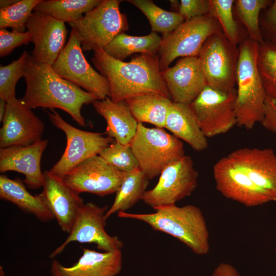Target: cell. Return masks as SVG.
<instances>
[{
	"label": "cell",
	"mask_w": 276,
	"mask_h": 276,
	"mask_svg": "<svg viewBox=\"0 0 276 276\" xmlns=\"http://www.w3.org/2000/svg\"><path fill=\"white\" fill-rule=\"evenodd\" d=\"M238 56L239 49L222 31L210 36L198 56L208 86L224 93L235 90Z\"/></svg>",
	"instance_id": "cell-8"
},
{
	"label": "cell",
	"mask_w": 276,
	"mask_h": 276,
	"mask_svg": "<svg viewBox=\"0 0 276 276\" xmlns=\"http://www.w3.org/2000/svg\"><path fill=\"white\" fill-rule=\"evenodd\" d=\"M102 0H41L34 9L64 22L81 19L84 13L98 6Z\"/></svg>",
	"instance_id": "cell-29"
},
{
	"label": "cell",
	"mask_w": 276,
	"mask_h": 276,
	"mask_svg": "<svg viewBox=\"0 0 276 276\" xmlns=\"http://www.w3.org/2000/svg\"><path fill=\"white\" fill-rule=\"evenodd\" d=\"M260 21L264 42L276 44V0L272 1L266 8Z\"/></svg>",
	"instance_id": "cell-38"
},
{
	"label": "cell",
	"mask_w": 276,
	"mask_h": 276,
	"mask_svg": "<svg viewBox=\"0 0 276 276\" xmlns=\"http://www.w3.org/2000/svg\"><path fill=\"white\" fill-rule=\"evenodd\" d=\"M139 8L147 17L153 32L166 35L174 31L185 20L178 13L170 12L156 6L152 1H127Z\"/></svg>",
	"instance_id": "cell-30"
},
{
	"label": "cell",
	"mask_w": 276,
	"mask_h": 276,
	"mask_svg": "<svg viewBox=\"0 0 276 276\" xmlns=\"http://www.w3.org/2000/svg\"><path fill=\"white\" fill-rule=\"evenodd\" d=\"M61 78L84 88L98 100L110 97L109 83L87 61L81 44L72 30L67 43L52 65Z\"/></svg>",
	"instance_id": "cell-11"
},
{
	"label": "cell",
	"mask_w": 276,
	"mask_h": 276,
	"mask_svg": "<svg viewBox=\"0 0 276 276\" xmlns=\"http://www.w3.org/2000/svg\"><path fill=\"white\" fill-rule=\"evenodd\" d=\"M269 0L235 1L237 16L245 27L249 38L259 44L264 42L260 26L259 15L271 4Z\"/></svg>",
	"instance_id": "cell-31"
},
{
	"label": "cell",
	"mask_w": 276,
	"mask_h": 276,
	"mask_svg": "<svg viewBox=\"0 0 276 276\" xmlns=\"http://www.w3.org/2000/svg\"><path fill=\"white\" fill-rule=\"evenodd\" d=\"M220 31L218 22L210 14L185 20L162 38L157 53L160 72L178 57L198 56L206 39Z\"/></svg>",
	"instance_id": "cell-7"
},
{
	"label": "cell",
	"mask_w": 276,
	"mask_h": 276,
	"mask_svg": "<svg viewBox=\"0 0 276 276\" xmlns=\"http://www.w3.org/2000/svg\"><path fill=\"white\" fill-rule=\"evenodd\" d=\"M155 212L135 214L118 213L119 217L143 221L152 228L179 240L194 254L203 256L210 249V234L201 209L193 204L178 206L175 204L153 209Z\"/></svg>",
	"instance_id": "cell-3"
},
{
	"label": "cell",
	"mask_w": 276,
	"mask_h": 276,
	"mask_svg": "<svg viewBox=\"0 0 276 276\" xmlns=\"http://www.w3.org/2000/svg\"><path fill=\"white\" fill-rule=\"evenodd\" d=\"M24 77L26 89L21 100L25 104L31 109H62L79 125H85L81 110L83 105L97 100L93 95L61 78L51 65L35 61L30 55Z\"/></svg>",
	"instance_id": "cell-2"
},
{
	"label": "cell",
	"mask_w": 276,
	"mask_h": 276,
	"mask_svg": "<svg viewBox=\"0 0 276 276\" xmlns=\"http://www.w3.org/2000/svg\"><path fill=\"white\" fill-rule=\"evenodd\" d=\"M260 123L265 129L276 133V98L266 97Z\"/></svg>",
	"instance_id": "cell-40"
},
{
	"label": "cell",
	"mask_w": 276,
	"mask_h": 276,
	"mask_svg": "<svg viewBox=\"0 0 276 276\" xmlns=\"http://www.w3.org/2000/svg\"><path fill=\"white\" fill-rule=\"evenodd\" d=\"M126 174L96 155L80 163L62 179L79 194L87 192L104 196L118 191Z\"/></svg>",
	"instance_id": "cell-13"
},
{
	"label": "cell",
	"mask_w": 276,
	"mask_h": 276,
	"mask_svg": "<svg viewBox=\"0 0 276 276\" xmlns=\"http://www.w3.org/2000/svg\"><path fill=\"white\" fill-rule=\"evenodd\" d=\"M263 193L276 201V154L270 148H241L227 155Z\"/></svg>",
	"instance_id": "cell-19"
},
{
	"label": "cell",
	"mask_w": 276,
	"mask_h": 276,
	"mask_svg": "<svg viewBox=\"0 0 276 276\" xmlns=\"http://www.w3.org/2000/svg\"><path fill=\"white\" fill-rule=\"evenodd\" d=\"M7 101L0 99V122H2L5 114Z\"/></svg>",
	"instance_id": "cell-42"
},
{
	"label": "cell",
	"mask_w": 276,
	"mask_h": 276,
	"mask_svg": "<svg viewBox=\"0 0 276 276\" xmlns=\"http://www.w3.org/2000/svg\"><path fill=\"white\" fill-rule=\"evenodd\" d=\"M82 255L71 267L63 266L52 260L50 271L52 276H117L122 268L121 250L99 252L82 248Z\"/></svg>",
	"instance_id": "cell-22"
},
{
	"label": "cell",
	"mask_w": 276,
	"mask_h": 276,
	"mask_svg": "<svg viewBox=\"0 0 276 276\" xmlns=\"http://www.w3.org/2000/svg\"><path fill=\"white\" fill-rule=\"evenodd\" d=\"M48 144L42 140L29 146H12L0 149V172L16 171L24 174V182L31 189L43 187L44 174L40 163Z\"/></svg>",
	"instance_id": "cell-21"
},
{
	"label": "cell",
	"mask_w": 276,
	"mask_h": 276,
	"mask_svg": "<svg viewBox=\"0 0 276 276\" xmlns=\"http://www.w3.org/2000/svg\"><path fill=\"white\" fill-rule=\"evenodd\" d=\"M213 172L216 188L225 198L246 207L269 202L263 193L227 155L215 164Z\"/></svg>",
	"instance_id": "cell-16"
},
{
	"label": "cell",
	"mask_w": 276,
	"mask_h": 276,
	"mask_svg": "<svg viewBox=\"0 0 276 276\" xmlns=\"http://www.w3.org/2000/svg\"><path fill=\"white\" fill-rule=\"evenodd\" d=\"M124 101L138 123H148L160 128L165 127L168 111L173 102L157 94H141Z\"/></svg>",
	"instance_id": "cell-26"
},
{
	"label": "cell",
	"mask_w": 276,
	"mask_h": 276,
	"mask_svg": "<svg viewBox=\"0 0 276 276\" xmlns=\"http://www.w3.org/2000/svg\"><path fill=\"white\" fill-rule=\"evenodd\" d=\"M210 0H181L178 13L185 20L209 14Z\"/></svg>",
	"instance_id": "cell-39"
},
{
	"label": "cell",
	"mask_w": 276,
	"mask_h": 276,
	"mask_svg": "<svg viewBox=\"0 0 276 276\" xmlns=\"http://www.w3.org/2000/svg\"><path fill=\"white\" fill-rule=\"evenodd\" d=\"M19 0H1L0 9L9 7L17 3Z\"/></svg>",
	"instance_id": "cell-43"
},
{
	"label": "cell",
	"mask_w": 276,
	"mask_h": 276,
	"mask_svg": "<svg viewBox=\"0 0 276 276\" xmlns=\"http://www.w3.org/2000/svg\"><path fill=\"white\" fill-rule=\"evenodd\" d=\"M257 66L267 97L276 98V46L259 44Z\"/></svg>",
	"instance_id": "cell-32"
},
{
	"label": "cell",
	"mask_w": 276,
	"mask_h": 276,
	"mask_svg": "<svg viewBox=\"0 0 276 276\" xmlns=\"http://www.w3.org/2000/svg\"><path fill=\"white\" fill-rule=\"evenodd\" d=\"M161 73L175 103L189 105L208 86L198 56L182 57Z\"/></svg>",
	"instance_id": "cell-20"
},
{
	"label": "cell",
	"mask_w": 276,
	"mask_h": 276,
	"mask_svg": "<svg viewBox=\"0 0 276 276\" xmlns=\"http://www.w3.org/2000/svg\"><path fill=\"white\" fill-rule=\"evenodd\" d=\"M121 1L102 0L80 20L68 24L76 34L83 51L103 48L117 35L129 28L126 15L120 10Z\"/></svg>",
	"instance_id": "cell-6"
},
{
	"label": "cell",
	"mask_w": 276,
	"mask_h": 276,
	"mask_svg": "<svg viewBox=\"0 0 276 276\" xmlns=\"http://www.w3.org/2000/svg\"><path fill=\"white\" fill-rule=\"evenodd\" d=\"M171 6L175 10H177L178 12L179 7H180V2L178 1H170Z\"/></svg>",
	"instance_id": "cell-44"
},
{
	"label": "cell",
	"mask_w": 276,
	"mask_h": 276,
	"mask_svg": "<svg viewBox=\"0 0 276 276\" xmlns=\"http://www.w3.org/2000/svg\"><path fill=\"white\" fill-rule=\"evenodd\" d=\"M29 54L25 51L21 56L10 64L0 66V99L8 101L15 97V86L24 76Z\"/></svg>",
	"instance_id": "cell-35"
},
{
	"label": "cell",
	"mask_w": 276,
	"mask_h": 276,
	"mask_svg": "<svg viewBox=\"0 0 276 276\" xmlns=\"http://www.w3.org/2000/svg\"><path fill=\"white\" fill-rule=\"evenodd\" d=\"M107 205L99 206L93 203H85L80 210L71 231L65 240L51 254L53 258L61 254L73 242L94 243L103 251L121 250L123 243L117 236L105 231Z\"/></svg>",
	"instance_id": "cell-14"
},
{
	"label": "cell",
	"mask_w": 276,
	"mask_h": 276,
	"mask_svg": "<svg viewBox=\"0 0 276 276\" xmlns=\"http://www.w3.org/2000/svg\"><path fill=\"white\" fill-rule=\"evenodd\" d=\"M212 276H241V275L233 265L221 262L214 269Z\"/></svg>",
	"instance_id": "cell-41"
},
{
	"label": "cell",
	"mask_w": 276,
	"mask_h": 276,
	"mask_svg": "<svg viewBox=\"0 0 276 276\" xmlns=\"http://www.w3.org/2000/svg\"><path fill=\"white\" fill-rule=\"evenodd\" d=\"M259 46L249 38L239 49L235 111L237 125L247 129L261 122L267 97L257 66Z\"/></svg>",
	"instance_id": "cell-4"
},
{
	"label": "cell",
	"mask_w": 276,
	"mask_h": 276,
	"mask_svg": "<svg viewBox=\"0 0 276 276\" xmlns=\"http://www.w3.org/2000/svg\"><path fill=\"white\" fill-rule=\"evenodd\" d=\"M148 185V179L139 168L127 172L112 204L106 213V219L132 208L142 199Z\"/></svg>",
	"instance_id": "cell-28"
},
{
	"label": "cell",
	"mask_w": 276,
	"mask_h": 276,
	"mask_svg": "<svg viewBox=\"0 0 276 276\" xmlns=\"http://www.w3.org/2000/svg\"><path fill=\"white\" fill-rule=\"evenodd\" d=\"M94 52L91 61L107 79L112 101H123L145 94H157L171 99L159 70L157 55L140 54L129 62H124L110 57L102 48Z\"/></svg>",
	"instance_id": "cell-1"
},
{
	"label": "cell",
	"mask_w": 276,
	"mask_h": 276,
	"mask_svg": "<svg viewBox=\"0 0 276 276\" xmlns=\"http://www.w3.org/2000/svg\"><path fill=\"white\" fill-rule=\"evenodd\" d=\"M26 29L34 44L31 57L36 61L52 66L65 47L67 31L64 22L35 11L26 24Z\"/></svg>",
	"instance_id": "cell-17"
},
{
	"label": "cell",
	"mask_w": 276,
	"mask_h": 276,
	"mask_svg": "<svg viewBox=\"0 0 276 276\" xmlns=\"http://www.w3.org/2000/svg\"><path fill=\"white\" fill-rule=\"evenodd\" d=\"M1 276H5L3 268L2 269V266H1Z\"/></svg>",
	"instance_id": "cell-45"
},
{
	"label": "cell",
	"mask_w": 276,
	"mask_h": 276,
	"mask_svg": "<svg viewBox=\"0 0 276 276\" xmlns=\"http://www.w3.org/2000/svg\"><path fill=\"white\" fill-rule=\"evenodd\" d=\"M165 128L196 151H201L208 147L206 137L200 130L188 104L172 102L168 111Z\"/></svg>",
	"instance_id": "cell-24"
},
{
	"label": "cell",
	"mask_w": 276,
	"mask_h": 276,
	"mask_svg": "<svg viewBox=\"0 0 276 276\" xmlns=\"http://www.w3.org/2000/svg\"><path fill=\"white\" fill-rule=\"evenodd\" d=\"M31 34L28 31L19 32L16 30L9 31L6 29L0 30V57L8 55L14 49L31 42Z\"/></svg>",
	"instance_id": "cell-37"
},
{
	"label": "cell",
	"mask_w": 276,
	"mask_h": 276,
	"mask_svg": "<svg viewBox=\"0 0 276 276\" xmlns=\"http://www.w3.org/2000/svg\"><path fill=\"white\" fill-rule=\"evenodd\" d=\"M234 2V0H210L209 14L217 20L228 41L236 46L240 41V33L233 15Z\"/></svg>",
	"instance_id": "cell-34"
},
{
	"label": "cell",
	"mask_w": 276,
	"mask_h": 276,
	"mask_svg": "<svg viewBox=\"0 0 276 276\" xmlns=\"http://www.w3.org/2000/svg\"><path fill=\"white\" fill-rule=\"evenodd\" d=\"M42 191L37 195L51 212L61 229L69 234L85 204L79 193L62 178L45 171Z\"/></svg>",
	"instance_id": "cell-18"
},
{
	"label": "cell",
	"mask_w": 276,
	"mask_h": 276,
	"mask_svg": "<svg viewBox=\"0 0 276 276\" xmlns=\"http://www.w3.org/2000/svg\"><path fill=\"white\" fill-rule=\"evenodd\" d=\"M0 198L12 202L24 212L35 216L41 221L48 222L54 219L38 196L30 194L19 178L12 179L5 175H1Z\"/></svg>",
	"instance_id": "cell-25"
},
{
	"label": "cell",
	"mask_w": 276,
	"mask_h": 276,
	"mask_svg": "<svg viewBox=\"0 0 276 276\" xmlns=\"http://www.w3.org/2000/svg\"><path fill=\"white\" fill-rule=\"evenodd\" d=\"M51 123L62 130L66 138L65 150L60 159L50 170L61 178L85 159L96 155L115 141L103 133L86 131L77 128L64 121L54 109L48 111Z\"/></svg>",
	"instance_id": "cell-10"
},
{
	"label": "cell",
	"mask_w": 276,
	"mask_h": 276,
	"mask_svg": "<svg viewBox=\"0 0 276 276\" xmlns=\"http://www.w3.org/2000/svg\"><path fill=\"white\" fill-rule=\"evenodd\" d=\"M107 163L124 172L139 168L138 162L129 145L116 141L103 149L99 154Z\"/></svg>",
	"instance_id": "cell-36"
},
{
	"label": "cell",
	"mask_w": 276,
	"mask_h": 276,
	"mask_svg": "<svg viewBox=\"0 0 276 276\" xmlns=\"http://www.w3.org/2000/svg\"><path fill=\"white\" fill-rule=\"evenodd\" d=\"M198 176L192 158L185 155L164 169L157 184L145 192L141 200L153 209L175 204L196 189Z\"/></svg>",
	"instance_id": "cell-12"
},
{
	"label": "cell",
	"mask_w": 276,
	"mask_h": 276,
	"mask_svg": "<svg viewBox=\"0 0 276 276\" xmlns=\"http://www.w3.org/2000/svg\"><path fill=\"white\" fill-rule=\"evenodd\" d=\"M92 104L97 113L106 121L105 134L118 143L129 145L136 133L139 123L125 101L114 102L107 97L97 99Z\"/></svg>",
	"instance_id": "cell-23"
},
{
	"label": "cell",
	"mask_w": 276,
	"mask_h": 276,
	"mask_svg": "<svg viewBox=\"0 0 276 276\" xmlns=\"http://www.w3.org/2000/svg\"><path fill=\"white\" fill-rule=\"evenodd\" d=\"M0 129V147L26 146L42 140L43 122L16 97L7 101L5 114Z\"/></svg>",
	"instance_id": "cell-15"
},
{
	"label": "cell",
	"mask_w": 276,
	"mask_h": 276,
	"mask_svg": "<svg viewBox=\"0 0 276 276\" xmlns=\"http://www.w3.org/2000/svg\"><path fill=\"white\" fill-rule=\"evenodd\" d=\"M41 0H21L9 7L0 9V28H12L24 32L33 10Z\"/></svg>",
	"instance_id": "cell-33"
},
{
	"label": "cell",
	"mask_w": 276,
	"mask_h": 276,
	"mask_svg": "<svg viewBox=\"0 0 276 276\" xmlns=\"http://www.w3.org/2000/svg\"><path fill=\"white\" fill-rule=\"evenodd\" d=\"M275 44V46H276V44Z\"/></svg>",
	"instance_id": "cell-46"
},
{
	"label": "cell",
	"mask_w": 276,
	"mask_h": 276,
	"mask_svg": "<svg viewBox=\"0 0 276 276\" xmlns=\"http://www.w3.org/2000/svg\"><path fill=\"white\" fill-rule=\"evenodd\" d=\"M162 38L156 33L151 32L143 36H134L122 33L117 35L103 48L110 57L123 61L131 54L157 55Z\"/></svg>",
	"instance_id": "cell-27"
},
{
	"label": "cell",
	"mask_w": 276,
	"mask_h": 276,
	"mask_svg": "<svg viewBox=\"0 0 276 276\" xmlns=\"http://www.w3.org/2000/svg\"><path fill=\"white\" fill-rule=\"evenodd\" d=\"M147 178L160 175L169 164L185 156L181 141L163 128H148L139 123L136 133L129 144Z\"/></svg>",
	"instance_id": "cell-5"
},
{
	"label": "cell",
	"mask_w": 276,
	"mask_h": 276,
	"mask_svg": "<svg viewBox=\"0 0 276 276\" xmlns=\"http://www.w3.org/2000/svg\"><path fill=\"white\" fill-rule=\"evenodd\" d=\"M236 98V89L224 93L206 86L189 104L206 138L225 133L237 125Z\"/></svg>",
	"instance_id": "cell-9"
}]
</instances>
